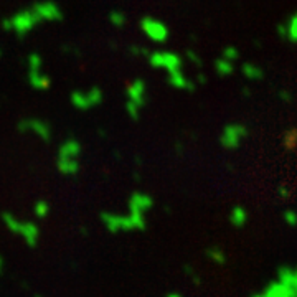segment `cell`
Listing matches in <instances>:
<instances>
[{"instance_id": "1", "label": "cell", "mask_w": 297, "mask_h": 297, "mask_svg": "<svg viewBox=\"0 0 297 297\" xmlns=\"http://www.w3.org/2000/svg\"><path fill=\"white\" fill-rule=\"evenodd\" d=\"M101 221L104 228L113 235L144 231L147 228V215L139 210H134V208H128L125 213L106 211L101 215Z\"/></svg>"}, {"instance_id": "2", "label": "cell", "mask_w": 297, "mask_h": 297, "mask_svg": "<svg viewBox=\"0 0 297 297\" xmlns=\"http://www.w3.org/2000/svg\"><path fill=\"white\" fill-rule=\"evenodd\" d=\"M79 159H81V144L76 139H66L58 147L56 154V168L65 177H74L79 172Z\"/></svg>"}, {"instance_id": "3", "label": "cell", "mask_w": 297, "mask_h": 297, "mask_svg": "<svg viewBox=\"0 0 297 297\" xmlns=\"http://www.w3.org/2000/svg\"><path fill=\"white\" fill-rule=\"evenodd\" d=\"M2 221L5 228L15 236L24 240V243L30 248H35L40 241V228L35 221L30 220H20L12 213H4Z\"/></svg>"}, {"instance_id": "4", "label": "cell", "mask_w": 297, "mask_h": 297, "mask_svg": "<svg viewBox=\"0 0 297 297\" xmlns=\"http://www.w3.org/2000/svg\"><path fill=\"white\" fill-rule=\"evenodd\" d=\"M128 101H125V111L132 119L140 116V111L147 102V84L144 79H134L128 86Z\"/></svg>"}, {"instance_id": "5", "label": "cell", "mask_w": 297, "mask_h": 297, "mask_svg": "<svg viewBox=\"0 0 297 297\" xmlns=\"http://www.w3.org/2000/svg\"><path fill=\"white\" fill-rule=\"evenodd\" d=\"M248 136H249V131L246 125L241 122H231V124H226L221 129L218 142L225 151H236V148H240L243 145Z\"/></svg>"}, {"instance_id": "6", "label": "cell", "mask_w": 297, "mask_h": 297, "mask_svg": "<svg viewBox=\"0 0 297 297\" xmlns=\"http://www.w3.org/2000/svg\"><path fill=\"white\" fill-rule=\"evenodd\" d=\"M148 63H151L154 68L163 70L167 73V76L175 73L183 71V59L180 55L174 53V51H154V53L148 55Z\"/></svg>"}, {"instance_id": "7", "label": "cell", "mask_w": 297, "mask_h": 297, "mask_svg": "<svg viewBox=\"0 0 297 297\" xmlns=\"http://www.w3.org/2000/svg\"><path fill=\"white\" fill-rule=\"evenodd\" d=\"M104 99V94L99 88H91L88 91H74L71 94V104L79 111H88L99 106Z\"/></svg>"}, {"instance_id": "8", "label": "cell", "mask_w": 297, "mask_h": 297, "mask_svg": "<svg viewBox=\"0 0 297 297\" xmlns=\"http://www.w3.org/2000/svg\"><path fill=\"white\" fill-rule=\"evenodd\" d=\"M140 28L145 33L148 40H152L155 43H163L168 38V27L163 24L162 20L154 18V17H144L140 20Z\"/></svg>"}, {"instance_id": "9", "label": "cell", "mask_w": 297, "mask_h": 297, "mask_svg": "<svg viewBox=\"0 0 297 297\" xmlns=\"http://www.w3.org/2000/svg\"><path fill=\"white\" fill-rule=\"evenodd\" d=\"M18 131L20 132H32L38 139L45 140V142H48V140L51 139L50 125L45 121H40V119H35V117H30V119H25V121H22L18 124Z\"/></svg>"}, {"instance_id": "10", "label": "cell", "mask_w": 297, "mask_h": 297, "mask_svg": "<svg viewBox=\"0 0 297 297\" xmlns=\"http://www.w3.org/2000/svg\"><path fill=\"white\" fill-rule=\"evenodd\" d=\"M40 66H41V61H40L38 56L36 55L30 56V66H28L30 76H28V81L35 89H48L51 81H50V78L47 76V74L40 71Z\"/></svg>"}, {"instance_id": "11", "label": "cell", "mask_w": 297, "mask_h": 297, "mask_svg": "<svg viewBox=\"0 0 297 297\" xmlns=\"http://www.w3.org/2000/svg\"><path fill=\"white\" fill-rule=\"evenodd\" d=\"M276 279L282 282V284L292 292L294 297H297V264L295 266H291V264L279 266L276 271Z\"/></svg>"}, {"instance_id": "12", "label": "cell", "mask_w": 297, "mask_h": 297, "mask_svg": "<svg viewBox=\"0 0 297 297\" xmlns=\"http://www.w3.org/2000/svg\"><path fill=\"white\" fill-rule=\"evenodd\" d=\"M36 22H40V18L35 12H22L12 18V30H15L18 35H25Z\"/></svg>"}, {"instance_id": "13", "label": "cell", "mask_w": 297, "mask_h": 297, "mask_svg": "<svg viewBox=\"0 0 297 297\" xmlns=\"http://www.w3.org/2000/svg\"><path fill=\"white\" fill-rule=\"evenodd\" d=\"M251 297H294V295L284 284H282V282L274 279L267 286H264L259 292L252 294Z\"/></svg>"}, {"instance_id": "14", "label": "cell", "mask_w": 297, "mask_h": 297, "mask_svg": "<svg viewBox=\"0 0 297 297\" xmlns=\"http://www.w3.org/2000/svg\"><path fill=\"white\" fill-rule=\"evenodd\" d=\"M228 220H229V225H231L233 228L241 229V228L246 226V223L249 220V211L243 205H235L231 208V211H229Z\"/></svg>"}, {"instance_id": "15", "label": "cell", "mask_w": 297, "mask_h": 297, "mask_svg": "<svg viewBox=\"0 0 297 297\" xmlns=\"http://www.w3.org/2000/svg\"><path fill=\"white\" fill-rule=\"evenodd\" d=\"M167 83L178 89V91H193L195 89V83L193 81H190L187 76H185V73H175V74H170V76H167Z\"/></svg>"}, {"instance_id": "16", "label": "cell", "mask_w": 297, "mask_h": 297, "mask_svg": "<svg viewBox=\"0 0 297 297\" xmlns=\"http://www.w3.org/2000/svg\"><path fill=\"white\" fill-rule=\"evenodd\" d=\"M38 18H45V20H59L61 18V12L58 10V7L53 4H41V5H36V9L33 10Z\"/></svg>"}, {"instance_id": "17", "label": "cell", "mask_w": 297, "mask_h": 297, "mask_svg": "<svg viewBox=\"0 0 297 297\" xmlns=\"http://www.w3.org/2000/svg\"><path fill=\"white\" fill-rule=\"evenodd\" d=\"M241 74L248 81H261L264 78V70L256 63L246 61L241 65Z\"/></svg>"}, {"instance_id": "18", "label": "cell", "mask_w": 297, "mask_h": 297, "mask_svg": "<svg viewBox=\"0 0 297 297\" xmlns=\"http://www.w3.org/2000/svg\"><path fill=\"white\" fill-rule=\"evenodd\" d=\"M205 256L208 258V261H211L213 264H217V266H225L226 261H228V256H226L225 249L220 248V246H215V244L206 248Z\"/></svg>"}, {"instance_id": "19", "label": "cell", "mask_w": 297, "mask_h": 297, "mask_svg": "<svg viewBox=\"0 0 297 297\" xmlns=\"http://www.w3.org/2000/svg\"><path fill=\"white\" fill-rule=\"evenodd\" d=\"M213 68L215 71H217L218 76H231V74L235 73V63L228 61V59H225L223 56H218L217 59H215L213 63Z\"/></svg>"}, {"instance_id": "20", "label": "cell", "mask_w": 297, "mask_h": 297, "mask_svg": "<svg viewBox=\"0 0 297 297\" xmlns=\"http://www.w3.org/2000/svg\"><path fill=\"white\" fill-rule=\"evenodd\" d=\"M284 38L289 40L291 43H297V12H294L291 17L287 18V22L284 24Z\"/></svg>"}, {"instance_id": "21", "label": "cell", "mask_w": 297, "mask_h": 297, "mask_svg": "<svg viewBox=\"0 0 297 297\" xmlns=\"http://www.w3.org/2000/svg\"><path fill=\"white\" fill-rule=\"evenodd\" d=\"M282 147L289 152L295 151L297 148V128H289L284 134H282Z\"/></svg>"}, {"instance_id": "22", "label": "cell", "mask_w": 297, "mask_h": 297, "mask_svg": "<svg viewBox=\"0 0 297 297\" xmlns=\"http://www.w3.org/2000/svg\"><path fill=\"white\" fill-rule=\"evenodd\" d=\"M33 213H35V217L36 218H47L48 215H50V205L45 202V200H40V202H36L35 206H33Z\"/></svg>"}, {"instance_id": "23", "label": "cell", "mask_w": 297, "mask_h": 297, "mask_svg": "<svg viewBox=\"0 0 297 297\" xmlns=\"http://www.w3.org/2000/svg\"><path fill=\"white\" fill-rule=\"evenodd\" d=\"M221 56L228 59V61L231 63H236L238 59H240V50H238L236 47H233V45H229V47H225L221 51Z\"/></svg>"}, {"instance_id": "24", "label": "cell", "mask_w": 297, "mask_h": 297, "mask_svg": "<svg viewBox=\"0 0 297 297\" xmlns=\"http://www.w3.org/2000/svg\"><path fill=\"white\" fill-rule=\"evenodd\" d=\"M282 220H284L287 226L295 228L297 226V211L295 210H286L284 213H282Z\"/></svg>"}, {"instance_id": "25", "label": "cell", "mask_w": 297, "mask_h": 297, "mask_svg": "<svg viewBox=\"0 0 297 297\" xmlns=\"http://www.w3.org/2000/svg\"><path fill=\"white\" fill-rule=\"evenodd\" d=\"M111 22H113L116 27H122L125 24V17H124L122 13L113 12V13H111Z\"/></svg>"}, {"instance_id": "26", "label": "cell", "mask_w": 297, "mask_h": 297, "mask_svg": "<svg viewBox=\"0 0 297 297\" xmlns=\"http://www.w3.org/2000/svg\"><path fill=\"white\" fill-rule=\"evenodd\" d=\"M278 96H279V99L282 102H291L292 101V93L291 91H286V89H281Z\"/></svg>"}, {"instance_id": "27", "label": "cell", "mask_w": 297, "mask_h": 297, "mask_svg": "<svg viewBox=\"0 0 297 297\" xmlns=\"http://www.w3.org/2000/svg\"><path fill=\"white\" fill-rule=\"evenodd\" d=\"M187 58L190 59V61H192L193 65H202V59H200V56H198L193 50H188V51H187Z\"/></svg>"}, {"instance_id": "28", "label": "cell", "mask_w": 297, "mask_h": 297, "mask_svg": "<svg viewBox=\"0 0 297 297\" xmlns=\"http://www.w3.org/2000/svg\"><path fill=\"white\" fill-rule=\"evenodd\" d=\"M278 195L281 198H289L291 197V192H289V188L284 187V185H281V187H278Z\"/></svg>"}, {"instance_id": "29", "label": "cell", "mask_w": 297, "mask_h": 297, "mask_svg": "<svg viewBox=\"0 0 297 297\" xmlns=\"http://www.w3.org/2000/svg\"><path fill=\"white\" fill-rule=\"evenodd\" d=\"M4 266H5V263H4V258L0 256V274L4 272Z\"/></svg>"}, {"instance_id": "30", "label": "cell", "mask_w": 297, "mask_h": 297, "mask_svg": "<svg viewBox=\"0 0 297 297\" xmlns=\"http://www.w3.org/2000/svg\"><path fill=\"white\" fill-rule=\"evenodd\" d=\"M167 297H182L178 292H170V294H167Z\"/></svg>"}, {"instance_id": "31", "label": "cell", "mask_w": 297, "mask_h": 297, "mask_svg": "<svg viewBox=\"0 0 297 297\" xmlns=\"http://www.w3.org/2000/svg\"><path fill=\"white\" fill-rule=\"evenodd\" d=\"M35 297H43V295H35Z\"/></svg>"}]
</instances>
